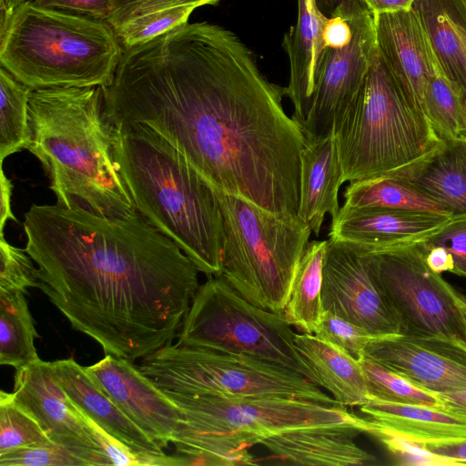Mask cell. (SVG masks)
Wrapping results in <instances>:
<instances>
[{
	"mask_svg": "<svg viewBox=\"0 0 466 466\" xmlns=\"http://www.w3.org/2000/svg\"><path fill=\"white\" fill-rule=\"evenodd\" d=\"M103 94L109 122L150 127L216 190L298 217L305 137L230 30L187 22L126 48Z\"/></svg>",
	"mask_w": 466,
	"mask_h": 466,
	"instance_id": "cell-1",
	"label": "cell"
},
{
	"mask_svg": "<svg viewBox=\"0 0 466 466\" xmlns=\"http://www.w3.org/2000/svg\"><path fill=\"white\" fill-rule=\"evenodd\" d=\"M24 229L38 289L105 354L135 362L173 342L200 271L137 211L112 218L32 205Z\"/></svg>",
	"mask_w": 466,
	"mask_h": 466,
	"instance_id": "cell-2",
	"label": "cell"
},
{
	"mask_svg": "<svg viewBox=\"0 0 466 466\" xmlns=\"http://www.w3.org/2000/svg\"><path fill=\"white\" fill-rule=\"evenodd\" d=\"M25 147L41 163L56 204L98 216L137 212L113 152L103 88L32 89Z\"/></svg>",
	"mask_w": 466,
	"mask_h": 466,
	"instance_id": "cell-3",
	"label": "cell"
},
{
	"mask_svg": "<svg viewBox=\"0 0 466 466\" xmlns=\"http://www.w3.org/2000/svg\"><path fill=\"white\" fill-rule=\"evenodd\" d=\"M109 127L117 167L137 211L200 272L221 276L223 227L215 188L150 127L127 122Z\"/></svg>",
	"mask_w": 466,
	"mask_h": 466,
	"instance_id": "cell-4",
	"label": "cell"
},
{
	"mask_svg": "<svg viewBox=\"0 0 466 466\" xmlns=\"http://www.w3.org/2000/svg\"><path fill=\"white\" fill-rule=\"evenodd\" d=\"M124 53L105 20L20 4L0 29V63L32 89L108 86Z\"/></svg>",
	"mask_w": 466,
	"mask_h": 466,
	"instance_id": "cell-5",
	"label": "cell"
},
{
	"mask_svg": "<svg viewBox=\"0 0 466 466\" xmlns=\"http://www.w3.org/2000/svg\"><path fill=\"white\" fill-rule=\"evenodd\" d=\"M163 391L182 413L173 444L188 465H254L258 459L249 449L278 432L353 422L360 418L345 406L296 398H225Z\"/></svg>",
	"mask_w": 466,
	"mask_h": 466,
	"instance_id": "cell-6",
	"label": "cell"
},
{
	"mask_svg": "<svg viewBox=\"0 0 466 466\" xmlns=\"http://www.w3.org/2000/svg\"><path fill=\"white\" fill-rule=\"evenodd\" d=\"M334 136L343 181L350 183L403 172L443 141L403 93L378 48Z\"/></svg>",
	"mask_w": 466,
	"mask_h": 466,
	"instance_id": "cell-7",
	"label": "cell"
},
{
	"mask_svg": "<svg viewBox=\"0 0 466 466\" xmlns=\"http://www.w3.org/2000/svg\"><path fill=\"white\" fill-rule=\"evenodd\" d=\"M216 194L223 227L221 276L248 301L283 314L312 231L298 217L277 215L218 190Z\"/></svg>",
	"mask_w": 466,
	"mask_h": 466,
	"instance_id": "cell-8",
	"label": "cell"
},
{
	"mask_svg": "<svg viewBox=\"0 0 466 466\" xmlns=\"http://www.w3.org/2000/svg\"><path fill=\"white\" fill-rule=\"evenodd\" d=\"M295 335L283 314L252 304L219 276L199 286L177 342L275 363L319 386L317 374L295 343Z\"/></svg>",
	"mask_w": 466,
	"mask_h": 466,
	"instance_id": "cell-9",
	"label": "cell"
},
{
	"mask_svg": "<svg viewBox=\"0 0 466 466\" xmlns=\"http://www.w3.org/2000/svg\"><path fill=\"white\" fill-rule=\"evenodd\" d=\"M137 369L163 390L225 398H296L342 406L286 367L255 358L169 343Z\"/></svg>",
	"mask_w": 466,
	"mask_h": 466,
	"instance_id": "cell-10",
	"label": "cell"
},
{
	"mask_svg": "<svg viewBox=\"0 0 466 466\" xmlns=\"http://www.w3.org/2000/svg\"><path fill=\"white\" fill-rule=\"evenodd\" d=\"M327 52L306 122V142L335 135L357 100L377 51L375 17L365 4L341 0L325 29Z\"/></svg>",
	"mask_w": 466,
	"mask_h": 466,
	"instance_id": "cell-11",
	"label": "cell"
},
{
	"mask_svg": "<svg viewBox=\"0 0 466 466\" xmlns=\"http://www.w3.org/2000/svg\"><path fill=\"white\" fill-rule=\"evenodd\" d=\"M372 274L400 324V334L466 343L457 292L426 263L420 243L367 253Z\"/></svg>",
	"mask_w": 466,
	"mask_h": 466,
	"instance_id": "cell-12",
	"label": "cell"
},
{
	"mask_svg": "<svg viewBox=\"0 0 466 466\" xmlns=\"http://www.w3.org/2000/svg\"><path fill=\"white\" fill-rule=\"evenodd\" d=\"M321 296L324 311L373 337L400 334L399 321L372 274L368 254L354 247L328 239Z\"/></svg>",
	"mask_w": 466,
	"mask_h": 466,
	"instance_id": "cell-13",
	"label": "cell"
},
{
	"mask_svg": "<svg viewBox=\"0 0 466 466\" xmlns=\"http://www.w3.org/2000/svg\"><path fill=\"white\" fill-rule=\"evenodd\" d=\"M12 393L55 444L84 461L86 466L111 465L87 431L83 413L58 382L51 361L39 358L16 369Z\"/></svg>",
	"mask_w": 466,
	"mask_h": 466,
	"instance_id": "cell-14",
	"label": "cell"
},
{
	"mask_svg": "<svg viewBox=\"0 0 466 466\" xmlns=\"http://www.w3.org/2000/svg\"><path fill=\"white\" fill-rule=\"evenodd\" d=\"M364 357L433 393L466 390V343L459 340L403 334L374 337Z\"/></svg>",
	"mask_w": 466,
	"mask_h": 466,
	"instance_id": "cell-15",
	"label": "cell"
},
{
	"mask_svg": "<svg viewBox=\"0 0 466 466\" xmlns=\"http://www.w3.org/2000/svg\"><path fill=\"white\" fill-rule=\"evenodd\" d=\"M116 405L165 449L183 420L177 404L132 361L110 354L85 367Z\"/></svg>",
	"mask_w": 466,
	"mask_h": 466,
	"instance_id": "cell-16",
	"label": "cell"
},
{
	"mask_svg": "<svg viewBox=\"0 0 466 466\" xmlns=\"http://www.w3.org/2000/svg\"><path fill=\"white\" fill-rule=\"evenodd\" d=\"M451 216L375 207L342 206L331 220L329 238L365 253H379L424 241Z\"/></svg>",
	"mask_w": 466,
	"mask_h": 466,
	"instance_id": "cell-17",
	"label": "cell"
},
{
	"mask_svg": "<svg viewBox=\"0 0 466 466\" xmlns=\"http://www.w3.org/2000/svg\"><path fill=\"white\" fill-rule=\"evenodd\" d=\"M374 17L380 54L403 93L425 116L426 89L438 60L416 12L383 13Z\"/></svg>",
	"mask_w": 466,
	"mask_h": 466,
	"instance_id": "cell-18",
	"label": "cell"
},
{
	"mask_svg": "<svg viewBox=\"0 0 466 466\" xmlns=\"http://www.w3.org/2000/svg\"><path fill=\"white\" fill-rule=\"evenodd\" d=\"M340 0H298L297 23L284 35L282 46L289 61V83L286 96L300 127L312 106L327 52L325 29Z\"/></svg>",
	"mask_w": 466,
	"mask_h": 466,
	"instance_id": "cell-19",
	"label": "cell"
},
{
	"mask_svg": "<svg viewBox=\"0 0 466 466\" xmlns=\"http://www.w3.org/2000/svg\"><path fill=\"white\" fill-rule=\"evenodd\" d=\"M366 432L365 418L353 422L304 426L278 432L260 444L280 463L305 466L365 465L375 457L355 441Z\"/></svg>",
	"mask_w": 466,
	"mask_h": 466,
	"instance_id": "cell-20",
	"label": "cell"
},
{
	"mask_svg": "<svg viewBox=\"0 0 466 466\" xmlns=\"http://www.w3.org/2000/svg\"><path fill=\"white\" fill-rule=\"evenodd\" d=\"M61 387L73 403L100 428L136 452L164 454L73 358L51 361Z\"/></svg>",
	"mask_w": 466,
	"mask_h": 466,
	"instance_id": "cell-21",
	"label": "cell"
},
{
	"mask_svg": "<svg viewBox=\"0 0 466 466\" xmlns=\"http://www.w3.org/2000/svg\"><path fill=\"white\" fill-rule=\"evenodd\" d=\"M344 183L335 136L306 142L300 157L298 218L319 236L325 216L334 219L340 208L339 190Z\"/></svg>",
	"mask_w": 466,
	"mask_h": 466,
	"instance_id": "cell-22",
	"label": "cell"
},
{
	"mask_svg": "<svg viewBox=\"0 0 466 466\" xmlns=\"http://www.w3.org/2000/svg\"><path fill=\"white\" fill-rule=\"evenodd\" d=\"M378 427L424 444L466 441V417L444 408L370 400L360 407Z\"/></svg>",
	"mask_w": 466,
	"mask_h": 466,
	"instance_id": "cell-23",
	"label": "cell"
},
{
	"mask_svg": "<svg viewBox=\"0 0 466 466\" xmlns=\"http://www.w3.org/2000/svg\"><path fill=\"white\" fill-rule=\"evenodd\" d=\"M390 175L442 204L452 218L466 215V135L443 140L419 164Z\"/></svg>",
	"mask_w": 466,
	"mask_h": 466,
	"instance_id": "cell-24",
	"label": "cell"
},
{
	"mask_svg": "<svg viewBox=\"0 0 466 466\" xmlns=\"http://www.w3.org/2000/svg\"><path fill=\"white\" fill-rule=\"evenodd\" d=\"M295 343L317 374L319 386L340 405L360 407L371 400L358 360L314 334H296Z\"/></svg>",
	"mask_w": 466,
	"mask_h": 466,
	"instance_id": "cell-25",
	"label": "cell"
},
{
	"mask_svg": "<svg viewBox=\"0 0 466 466\" xmlns=\"http://www.w3.org/2000/svg\"><path fill=\"white\" fill-rule=\"evenodd\" d=\"M412 9L443 73L460 85L466 94V71L457 33V26L466 21L462 1L415 0Z\"/></svg>",
	"mask_w": 466,
	"mask_h": 466,
	"instance_id": "cell-26",
	"label": "cell"
},
{
	"mask_svg": "<svg viewBox=\"0 0 466 466\" xmlns=\"http://www.w3.org/2000/svg\"><path fill=\"white\" fill-rule=\"evenodd\" d=\"M327 240L309 242L299 261L283 315L301 333L315 334L324 315L323 265Z\"/></svg>",
	"mask_w": 466,
	"mask_h": 466,
	"instance_id": "cell-27",
	"label": "cell"
},
{
	"mask_svg": "<svg viewBox=\"0 0 466 466\" xmlns=\"http://www.w3.org/2000/svg\"><path fill=\"white\" fill-rule=\"evenodd\" d=\"M343 197V205L349 207H375L451 216L442 204L395 175L350 182Z\"/></svg>",
	"mask_w": 466,
	"mask_h": 466,
	"instance_id": "cell-28",
	"label": "cell"
},
{
	"mask_svg": "<svg viewBox=\"0 0 466 466\" xmlns=\"http://www.w3.org/2000/svg\"><path fill=\"white\" fill-rule=\"evenodd\" d=\"M38 337L25 293L0 290V364L16 370L38 360Z\"/></svg>",
	"mask_w": 466,
	"mask_h": 466,
	"instance_id": "cell-29",
	"label": "cell"
},
{
	"mask_svg": "<svg viewBox=\"0 0 466 466\" xmlns=\"http://www.w3.org/2000/svg\"><path fill=\"white\" fill-rule=\"evenodd\" d=\"M425 116L441 140L466 135V94L438 62L426 89Z\"/></svg>",
	"mask_w": 466,
	"mask_h": 466,
	"instance_id": "cell-30",
	"label": "cell"
},
{
	"mask_svg": "<svg viewBox=\"0 0 466 466\" xmlns=\"http://www.w3.org/2000/svg\"><path fill=\"white\" fill-rule=\"evenodd\" d=\"M32 88L0 68V159L25 149L30 138L28 103Z\"/></svg>",
	"mask_w": 466,
	"mask_h": 466,
	"instance_id": "cell-31",
	"label": "cell"
},
{
	"mask_svg": "<svg viewBox=\"0 0 466 466\" xmlns=\"http://www.w3.org/2000/svg\"><path fill=\"white\" fill-rule=\"evenodd\" d=\"M360 362L365 374L371 400L403 404L442 406V401L436 393L418 387L384 365L365 357Z\"/></svg>",
	"mask_w": 466,
	"mask_h": 466,
	"instance_id": "cell-32",
	"label": "cell"
},
{
	"mask_svg": "<svg viewBox=\"0 0 466 466\" xmlns=\"http://www.w3.org/2000/svg\"><path fill=\"white\" fill-rule=\"evenodd\" d=\"M55 444L38 421L15 399L0 392V454L35 446Z\"/></svg>",
	"mask_w": 466,
	"mask_h": 466,
	"instance_id": "cell-33",
	"label": "cell"
},
{
	"mask_svg": "<svg viewBox=\"0 0 466 466\" xmlns=\"http://www.w3.org/2000/svg\"><path fill=\"white\" fill-rule=\"evenodd\" d=\"M197 5H177L134 17L115 32L124 49L150 41L173 28L187 23Z\"/></svg>",
	"mask_w": 466,
	"mask_h": 466,
	"instance_id": "cell-34",
	"label": "cell"
},
{
	"mask_svg": "<svg viewBox=\"0 0 466 466\" xmlns=\"http://www.w3.org/2000/svg\"><path fill=\"white\" fill-rule=\"evenodd\" d=\"M366 433L377 438L389 451L395 462L405 466H459L464 462L436 454L426 444L403 438L373 424L367 418Z\"/></svg>",
	"mask_w": 466,
	"mask_h": 466,
	"instance_id": "cell-35",
	"label": "cell"
},
{
	"mask_svg": "<svg viewBox=\"0 0 466 466\" xmlns=\"http://www.w3.org/2000/svg\"><path fill=\"white\" fill-rule=\"evenodd\" d=\"M82 412V411H81ZM83 413V412H82ZM87 431L116 466H180L188 465L183 456L136 452L105 431L94 420L83 413Z\"/></svg>",
	"mask_w": 466,
	"mask_h": 466,
	"instance_id": "cell-36",
	"label": "cell"
},
{
	"mask_svg": "<svg viewBox=\"0 0 466 466\" xmlns=\"http://www.w3.org/2000/svg\"><path fill=\"white\" fill-rule=\"evenodd\" d=\"M27 251L8 243L0 234V290L21 291L39 288L37 268Z\"/></svg>",
	"mask_w": 466,
	"mask_h": 466,
	"instance_id": "cell-37",
	"label": "cell"
},
{
	"mask_svg": "<svg viewBox=\"0 0 466 466\" xmlns=\"http://www.w3.org/2000/svg\"><path fill=\"white\" fill-rule=\"evenodd\" d=\"M314 335L339 348L359 361L364 357L365 347L374 338L360 326L329 311H324Z\"/></svg>",
	"mask_w": 466,
	"mask_h": 466,
	"instance_id": "cell-38",
	"label": "cell"
},
{
	"mask_svg": "<svg viewBox=\"0 0 466 466\" xmlns=\"http://www.w3.org/2000/svg\"><path fill=\"white\" fill-rule=\"evenodd\" d=\"M0 466H86V463L66 449L51 444L0 454Z\"/></svg>",
	"mask_w": 466,
	"mask_h": 466,
	"instance_id": "cell-39",
	"label": "cell"
},
{
	"mask_svg": "<svg viewBox=\"0 0 466 466\" xmlns=\"http://www.w3.org/2000/svg\"><path fill=\"white\" fill-rule=\"evenodd\" d=\"M422 243L447 249L454 262L452 273L466 278V215L451 218L441 230Z\"/></svg>",
	"mask_w": 466,
	"mask_h": 466,
	"instance_id": "cell-40",
	"label": "cell"
},
{
	"mask_svg": "<svg viewBox=\"0 0 466 466\" xmlns=\"http://www.w3.org/2000/svg\"><path fill=\"white\" fill-rule=\"evenodd\" d=\"M219 0H110L112 11L107 23L115 29L125 22L148 13L177 5H215Z\"/></svg>",
	"mask_w": 466,
	"mask_h": 466,
	"instance_id": "cell-41",
	"label": "cell"
},
{
	"mask_svg": "<svg viewBox=\"0 0 466 466\" xmlns=\"http://www.w3.org/2000/svg\"><path fill=\"white\" fill-rule=\"evenodd\" d=\"M32 2L41 7L105 21H107L112 11L110 0H33Z\"/></svg>",
	"mask_w": 466,
	"mask_h": 466,
	"instance_id": "cell-42",
	"label": "cell"
},
{
	"mask_svg": "<svg viewBox=\"0 0 466 466\" xmlns=\"http://www.w3.org/2000/svg\"><path fill=\"white\" fill-rule=\"evenodd\" d=\"M420 245L426 253V263L433 272L438 274L443 272L452 273L454 262L451 253L447 249L441 246L428 247L422 242H420Z\"/></svg>",
	"mask_w": 466,
	"mask_h": 466,
	"instance_id": "cell-43",
	"label": "cell"
},
{
	"mask_svg": "<svg viewBox=\"0 0 466 466\" xmlns=\"http://www.w3.org/2000/svg\"><path fill=\"white\" fill-rule=\"evenodd\" d=\"M3 162H1L0 169V191H1V218H0V234H3L4 227L7 220L12 219L17 221L15 216L11 209V197L13 193L14 184L4 172Z\"/></svg>",
	"mask_w": 466,
	"mask_h": 466,
	"instance_id": "cell-44",
	"label": "cell"
},
{
	"mask_svg": "<svg viewBox=\"0 0 466 466\" xmlns=\"http://www.w3.org/2000/svg\"><path fill=\"white\" fill-rule=\"evenodd\" d=\"M415 0H363L373 15L409 11Z\"/></svg>",
	"mask_w": 466,
	"mask_h": 466,
	"instance_id": "cell-45",
	"label": "cell"
},
{
	"mask_svg": "<svg viewBox=\"0 0 466 466\" xmlns=\"http://www.w3.org/2000/svg\"><path fill=\"white\" fill-rule=\"evenodd\" d=\"M432 452L461 461L466 464V441L426 444Z\"/></svg>",
	"mask_w": 466,
	"mask_h": 466,
	"instance_id": "cell-46",
	"label": "cell"
},
{
	"mask_svg": "<svg viewBox=\"0 0 466 466\" xmlns=\"http://www.w3.org/2000/svg\"><path fill=\"white\" fill-rule=\"evenodd\" d=\"M436 394L442 401V408L466 417V390Z\"/></svg>",
	"mask_w": 466,
	"mask_h": 466,
	"instance_id": "cell-47",
	"label": "cell"
},
{
	"mask_svg": "<svg viewBox=\"0 0 466 466\" xmlns=\"http://www.w3.org/2000/svg\"><path fill=\"white\" fill-rule=\"evenodd\" d=\"M25 0H0V29L3 28L16 9Z\"/></svg>",
	"mask_w": 466,
	"mask_h": 466,
	"instance_id": "cell-48",
	"label": "cell"
},
{
	"mask_svg": "<svg viewBox=\"0 0 466 466\" xmlns=\"http://www.w3.org/2000/svg\"><path fill=\"white\" fill-rule=\"evenodd\" d=\"M457 33L459 35L460 46L461 50V56L463 60L464 68L466 71V21L461 23L457 26Z\"/></svg>",
	"mask_w": 466,
	"mask_h": 466,
	"instance_id": "cell-49",
	"label": "cell"
},
{
	"mask_svg": "<svg viewBox=\"0 0 466 466\" xmlns=\"http://www.w3.org/2000/svg\"><path fill=\"white\" fill-rule=\"evenodd\" d=\"M457 300L462 314V318L464 320L465 328H466V297L461 292H457Z\"/></svg>",
	"mask_w": 466,
	"mask_h": 466,
	"instance_id": "cell-50",
	"label": "cell"
},
{
	"mask_svg": "<svg viewBox=\"0 0 466 466\" xmlns=\"http://www.w3.org/2000/svg\"><path fill=\"white\" fill-rule=\"evenodd\" d=\"M466 9V0H461Z\"/></svg>",
	"mask_w": 466,
	"mask_h": 466,
	"instance_id": "cell-51",
	"label": "cell"
},
{
	"mask_svg": "<svg viewBox=\"0 0 466 466\" xmlns=\"http://www.w3.org/2000/svg\"><path fill=\"white\" fill-rule=\"evenodd\" d=\"M30 1H33V0H30Z\"/></svg>",
	"mask_w": 466,
	"mask_h": 466,
	"instance_id": "cell-52",
	"label": "cell"
}]
</instances>
